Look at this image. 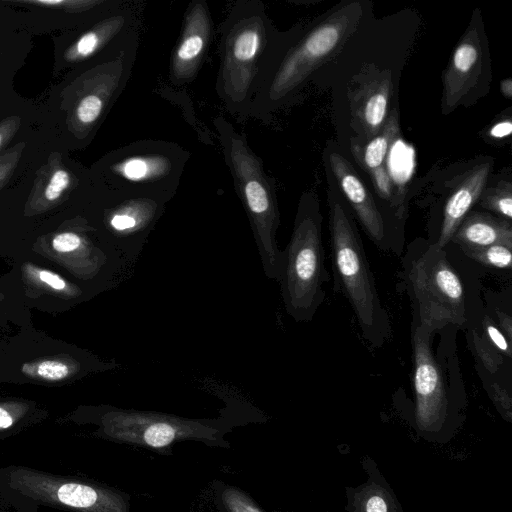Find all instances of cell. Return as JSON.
I'll return each instance as SVG.
<instances>
[{
  "label": "cell",
  "instance_id": "1",
  "mask_svg": "<svg viewBox=\"0 0 512 512\" xmlns=\"http://www.w3.org/2000/svg\"><path fill=\"white\" fill-rule=\"evenodd\" d=\"M293 39L294 32L275 27L262 1L237 0L231 4L221 25L215 90L237 120L250 117L254 97Z\"/></svg>",
  "mask_w": 512,
  "mask_h": 512
},
{
  "label": "cell",
  "instance_id": "2",
  "mask_svg": "<svg viewBox=\"0 0 512 512\" xmlns=\"http://www.w3.org/2000/svg\"><path fill=\"white\" fill-rule=\"evenodd\" d=\"M402 279L412 307V325L436 334L447 327L480 325L485 306L475 275L456 265L446 246L416 239L402 258Z\"/></svg>",
  "mask_w": 512,
  "mask_h": 512
},
{
  "label": "cell",
  "instance_id": "3",
  "mask_svg": "<svg viewBox=\"0 0 512 512\" xmlns=\"http://www.w3.org/2000/svg\"><path fill=\"white\" fill-rule=\"evenodd\" d=\"M328 204L334 291L347 299L363 339L381 348L391 339L392 327L362 239L351 210L334 191L329 192Z\"/></svg>",
  "mask_w": 512,
  "mask_h": 512
},
{
  "label": "cell",
  "instance_id": "4",
  "mask_svg": "<svg viewBox=\"0 0 512 512\" xmlns=\"http://www.w3.org/2000/svg\"><path fill=\"white\" fill-rule=\"evenodd\" d=\"M224 161L247 214L261 265L268 279L279 282L284 254L277 243L280 212L274 181L262 159L250 148L245 135L219 115L213 120Z\"/></svg>",
  "mask_w": 512,
  "mask_h": 512
},
{
  "label": "cell",
  "instance_id": "5",
  "mask_svg": "<svg viewBox=\"0 0 512 512\" xmlns=\"http://www.w3.org/2000/svg\"><path fill=\"white\" fill-rule=\"evenodd\" d=\"M362 17L360 2H349L334 10L283 51L271 74L253 99L250 117L268 122L271 115L308 77L344 46Z\"/></svg>",
  "mask_w": 512,
  "mask_h": 512
},
{
  "label": "cell",
  "instance_id": "6",
  "mask_svg": "<svg viewBox=\"0 0 512 512\" xmlns=\"http://www.w3.org/2000/svg\"><path fill=\"white\" fill-rule=\"evenodd\" d=\"M279 280L286 313L296 322H310L326 297L329 273L322 241V215L318 199L302 194L290 240L283 250Z\"/></svg>",
  "mask_w": 512,
  "mask_h": 512
},
{
  "label": "cell",
  "instance_id": "7",
  "mask_svg": "<svg viewBox=\"0 0 512 512\" xmlns=\"http://www.w3.org/2000/svg\"><path fill=\"white\" fill-rule=\"evenodd\" d=\"M190 152L180 144L145 139L111 152L101 165L108 194L168 203L175 196Z\"/></svg>",
  "mask_w": 512,
  "mask_h": 512
},
{
  "label": "cell",
  "instance_id": "8",
  "mask_svg": "<svg viewBox=\"0 0 512 512\" xmlns=\"http://www.w3.org/2000/svg\"><path fill=\"white\" fill-rule=\"evenodd\" d=\"M443 338L435 353L433 336L412 325L413 388L415 420L422 432H438L448 425L452 415L463 406L464 383L454 342Z\"/></svg>",
  "mask_w": 512,
  "mask_h": 512
},
{
  "label": "cell",
  "instance_id": "9",
  "mask_svg": "<svg viewBox=\"0 0 512 512\" xmlns=\"http://www.w3.org/2000/svg\"><path fill=\"white\" fill-rule=\"evenodd\" d=\"M101 422L109 437L154 449H165L187 439L213 440L220 432L214 421L134 409L112 408L104 413Z\"/></svg>",
  "mask_w": 512,
  "mask_h": 512
},
{
  "label": "cell",
  "instance_id": "10",
  "mask_svg": "<svg viewBox=\"0 0 512 512\" xmlns=\"http://www.w3.org/2000/svg\"><path fill=\"white\" fill-rule=\"evenodd\" d=\"M108 195L103 226L113 250L133 270L167 203L147 197Z\"/></svg>",
  "mask_w": 512,
  "mask_h": 512
},
{
  "label": "cell",
  "instance_id": "11",
  "mask_svg": "<svg viewBox=\"0 0 512 512\" xmlns=\"http://www.w3.org/2000/svg\"><path fill=\"white\" fill-rule=\"evenodd\" d=\"M329 163L350 208L371 241L384 252L400 255L403 241L390 231L384 214L353 166L336 152L329 155Z\"/></svg>",
  "mask_w": 512,
  "mask_h": 512
},
{
  "label": "cell",
  "instance_id": "12",
  "mask_svg": "<svg viewBox=\"0 0 512 512\" xmlns=\"http://www.w3.org/2000/svg\"><path fill=\"white\" fill-rule=\"evenodd\" d=\"M213 37V20L205 0H192L184 13L180 36L169 64V80L176 86L197 76Z\"/></svg>",
  "mask_w": 512,
  "mask_h": 512
},
{
  "label": "cell",
  "instance_id": "13",
  "mask_svg": "<svg viewBox=\"0 0 512 512\" xmlns=\"http://www.w3.org/2000/svg\"><path fill=\"white\" fill-rule=\"evenodd\" d=\"M483 49L480 32L471 25L455 47L443 74L442 109L449 113L474 87L481 73Z\"/></svg>",
  "mask_w": 512,
  "mask_h": 512
},
{
  "label": "cell",
  "instance_id": "14",
  "mask_svg": "<svg viewBox=\"0 0 512 512\" xmlns=\"http://www.w3.org/2000/svg\"><path fill=\"white\" fill-rule=\"evenodd\" d=\"M491 168L492 161L473 167L448 197L444 205L438 237L433 241L438 247L445 248L449 245L454 232L478 201L486 186Z\"/></svg>",
  "mask_w": 512,
  "mask_h": 512
},
{
  "label": "cell",
  "instance_id": "15",
  "mask_svg": "<svg viewBox=\"0 0 512 512\" xmlns=\"http://www.w3.org/2000/svg\"><path fill=\"white\" fill-rule=\"evenodd\" d=\"M392 95V80L389 72L381 73L366 82L354 94L352 113L368 138L376 136L387 120Z\"/></svg>",
  "mask_w": 512,
  "mask_h": 512
},
{
  "label": "cell",
  "instance_id": "16",
  "mask_svg": "<svg viewBox=\"0 0 512 512\" xmlns=\"http://www.w3.org/2000/svg\"><path fill=\"white\" fill-rule=\"evenodd\" d=\"M457 248H481L494 244L512 247V222L489 212L470 211L450 243Z\"/></svg>",
  "mask_w": 512,
  "mask_h": 512
},
{
  "label": "cell",
  "instance_id": "17",
  "mask_svg": "<svg viewBox=\"0 0 512 512\" xmlns=\"http://www.w3.org/2000/svg\"><path fill=\"white\" fill-rule=\"evenodd\" d=\"M398 133V115L396 110H394L393 114L388 116L380 132L370 138L362 151L359 152L362 165L372 175L375 189H377L379 195L385 199L390 198L391 188L389 179L383 169V164L389 148Z\"/></svg>",
  "mask_w": 512,
  "mask_h": 512
},
{
  "label": "cell",
  "instance_id": "18",
  "mask_svg": "<svg viewBox=\"0 0 512 512\" xmlns=\"http://www.w3.org/2000/svg\"><path fill=\"white\" fill-rule=\"evenodd\" d=\"M349 512H403L393 490L377 471L358 487L347 489Z\"/></svg>",
  "mask_w": 512,
  "mask_h": 512
},
{
  "label": "cell",
  "instance_id": "19",
  "mask_svg": "<svg viewBox=\"0 0 512 512\" xmlns=\"http://www.w3.org/2000/svg\"><path fill=\"white\" fill-rule=\"evenodd\" d=\"M468 345L476 359V364L480 365L491 375H497L502 371L507 359L500 353L483 335L479 326L465 330Z\"/></svg>",
  "mask_w": 512,
  "mask_h": 512
},
{
  "label": "cell",
  "instance_id": "20",
  "mask_svg": "<svg viewBox=\"0 0 512 512\" xmlns=\"http://www.w3.org/2000/svg\"><path fill=\"white\" fill-rule=\"evenodd\" d=\"M458 250L469 261L482 267L501 271H510L512 268V247L505 244L481 248H458Z\"/></svg>",
  "mask_w": 512,
  "mask_h": 512
},
{
  "label": "cell",
  "instance_id": "21",
  "mask_svg": "<svg viewBox=\"0 0 512 512\" xmlns=\"http://www.w3.org/2000/svg\"><path fill=\"white\" fill-rule=\"evenodd\" d=\"M489 213L511 221L512 186L509 182H500L497 186L484 187L478 201Z\"/></svg>",
  "mask_w": 512,
  "mask_h": 512
},
{
  "label": "cell",
  "instance_id": "22",
  "mask_svg": "<svg viewBox=\"0 0 512 512\" xmlns=\"http://www.w3.org/2000/svg\"><path fill=\"white\" fill-rule=\"evenodd\" d=\"M478 374L488 396L496 406L499 413L507 421L512 419V398L510 388L504 385L496 375L486 372L480 365L476 364Z\"/></svg>",
  "mask_w": 512,
  "mask_h": 512
},
{
  "label": "cell",
  "instance_id": "23",
  "mask_svg": "<svg viewBox=\"0 0 512 512\" xmlns=\"http://www.w3.org/2000/svg\"><path fill=\"white\" fill-rule=\"evenodd\" d=\"M77 366L62 360H42L34 363H25L22 366L24 374L47 381H60L75 373Z\"/></svg>",
  "mask_w": 512,
  "mask_h": 512
},
{
  "label": "cell",
  "instance_id": "24",
  "mask_svg": "<svg viewBox=\"0 0 512 512\" xmlns=\"http://www.w3.org/2000/svg\"><path fill=\"white\" fill-rule=\"evenodd\" d=\"M113 1L106 0H26L23 3L43 5L50 8L63 9L70 13H82L108 6Z\"/></svg>",
  "mask_w": 512,
  "mask_h": 512
},
{
  "label": "cell",
  "instance_id": "25",
  "mask_svg": "<svg viewBox=\"0 0 512 512\" xmlns=\"http://www.w3.org/2000/svg\"><path fill=\"white\" fill-rule=\"evenodd\" d=\"M479 328L486 339L493 345L500 353H502L507 359L511 360V342L507 340L505 335L501 332L497 324L494 322L492 317L484 311Z\"/></svg>",
  "mask_w": 512,
  "mask_h": 512
},
{
  "label": "cell",
  "instance_id": "26",
  "mask_svg": "<svg viewBox=\"0 0 512 512\" xmlns=\"http://www.w3.org/2000/svg\"><path fill=\"white\" fill-rule=\"evenodd\" d=\"M221 498L227 512H263L246 493L238 488H225Z\"/></svg>",
  "mask_w": 512,
  "mask_h": 512
},
{
  "label": "cell",
  "instance_id": "27",
  "mask_svg": "<svg viewBox=\"0 0 512 512\" xmlns=\"http://www.w3.org/2000/svg\"><path fill=\"white\" fill-rule=\"evenodd\" d=\"M70 185L71 174L62 168L55 169L44 186V200L47 202L57 201Z\"/></svg>",
  "mask_w": 512,
  "mask_h": 512
},
{
  "label": "cell",
  "instance_id": "28",
  "mask_svg": "<svg viewBox=\"0 0 512 512\" xmlns=\"http://www.w3.org/2000/svg\"><path fill=\"white\" fill-rule=\"evenodd\" d=\"M22 151V145L14 147L0 156V189L9 180L13 173Z\"/></svg>",
  "mask_w": 512,
  "mask_h": 512
},
{
  "label": "cell",
  "instance_id": "29",
  "mask_svg": "<svg viewBox=\"0 0 512 512\" xmlns=\"http://www.w3.org/2000/svg\"><path fill=\"white\" fill-rule=\"evenodd\" d=\"M83 245V239L76 233L65 232L53 238L52 246L58 252H71Z\"/></svg>",
  "mask_w": 512,
  "mask_h": 512
},
{
  "label": "cell",
  "instance_id": "30",
  "mask_svg": "<svg viewBox=\"0 0 512 512\" xmlns=\"http://www.w3.org/2000/svg\"><path fill=\"white\" fill-rule=\"evenodd\" d=\"M20 118L12 116L0 122V148L5 145L18 130Z\"/></svg>",
  "mask_w": 512,
  "mask_h": 512
},
{
  "label": "cell",
  "instance_id": "31",
  "mask_svg": "<svg viewBox=\"0 0 512 512\" xmlns=\"http://www.w3.org/2000/svg\"><path fill=\"white\" fill-rule=\"evenodd\" d=\"M35 276L54 290H64L66 282L56 273L44 269H35Z\"/></svg>",
  "mask_w": 512,
  "mask_h": 512
},
{
  "label": "cell",
  "instance_id": "32",
  "mask_svg": "<svg viewBox=\"0 0 512 512\" xmlns=\"http://www.w3.org/2000/svg\"><path fill=\"white\" fill-rule=\"evenodd\" d=\"M512 132V123L510 120H504L496 123L490 130V135L494 138L507 137Z\"/></svg>",
  "mask_w": 512,
  "mask_h": 512
},
{
  "label": "cell",
  "instance_id": "33",
  "mask_svg": "<svg viewBox=\"0 0 512 512\" xmlns=\"http://www.w3.org/2000/svg\"><path fill=\"white\" fill-rule=\"evenodd\" d=\"M13 422L14 419L10 412L3 406H0V429L10 427L13 424Z\"/></svg>",
  "mask_w": 512,
  "mask_h": 512
},
{
  "label": "cell",
  "instance_id": "34",
  "mask_svg": "<svg viewBox=\"0 0 512 512\" xmlns=\"http://www.w3.org/2000/svg\"><path fill=\"white\" fill-rule=\"evenodd\" d=\"M501 93L507 97L511 98L512 96V80L510 78L503 79L500 83Z\"/></svg>",
  "mask_w": 512,
  "mask_h": 512
}]
</instances>
